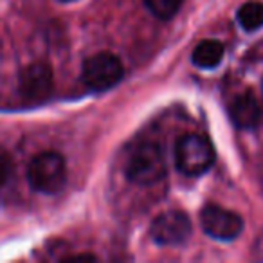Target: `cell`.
Here are the masks:
<instances>
[{"label":"cell","instance_id":"obj_1","mask_svg":"<svg viewBox=\"0 0 263 263\" xmlns=\"http://www.w3.org/2000/svg\"><path fill=\"white\" fill-rule=\"evenodd\" d=\"M124 173L137 186H152L166 177V159L161 146L150 141L139 143L124 162Z\"/></svg>","mask_w":263,"mask_h":263},{"label":"cell","instance_id":"obj_2","mask_svg":"<svg viewBox=\"0 0 263 263\" xmlns=\"http://www.w3.org/2000/svg\"><path fill=\"white\" fill-rule=\"evenodd\" d=\"M215 162V150L208 137L198 134H186L177 141L175 164L180 173L198 177L205 173Z\"/></svg>","mask_w":263,"mask_h":263},{"label":"cell","instance_id":"obj_3","mask_svg":"<svg viewBox=\"0 0 263 263\" xmlns=\"http://www.w3.org/2000/svg\"><path fill=\"white\" fill-rule=\"evenodd\" d=\"M27 179L31 186L40 193H58L67 182L65 159L56 152H42L29 162Z\"/></svg>","mask_w":263,"mask_h":263},{"label":"cell","instance_id":"obj_4","mask_svg":"<svg viewBox=\"0 0 263 263\" xmlns=\"http://www.w3.org/2000/svg\"><path fill=\"white\" fill-rule=\"evenodd\" d=\"M124 67L121 60L112 52H98L83 63L81 81L90 90L101 92L116 87L123 80Z\"/></svg>","mask_w":263,"mask_h":263},{"label":"cell","instance_id":"obj_5","mask_svg":"<svg viewBox=\"0 0 263 263\" xmlns=\"http://www.w3.org/2000/svg\"><path fill=\"white\" fill-rule=\"evenodd\" d=\"M200 226L209 238L218 241L236 240L243 231V220L238 213L209 204L200 213Z\"/></svg>","mask_w":263,"mask_h":263},{"label":"cell","instance_id":"obj_6","mask_svg":"<svg viewBox=\"0 0 263 263\" xmlns=\"http://www.w3.org/2000/svg\"><path fill=\"white\" fill-rule=\"evenodd\" d=\"M150 236L157 245H180L191 236V220L184 211H166L155 216Z\"/></svg>","mask_w":263,"mask_h":263},{"label":"cell","instance_id":"obj_7","mask_svg":"<svg viewBox=\"0 0 263 263\" xmlns=\"http://www.w3.org/2000/svg\"><path fill=\"white\" fill-rule=\"evenodd\" d=\"M52 69L45 62H34L24 67L18 78V90L27 101H44L52 92Z\"/></svg>","mask_w":263,"mask_h":263},{"label":"cell","instance_id":"obj_8","mask_svg":"<svg viewBox=\"0 0 263 263\" xmlns=\"http://www.w3.org/2000/svg\"><path fill=\"white\" fill-rule=\"evenodd\" d=\"M231 119L238 128H254L259 121V103L258 98L252 94L251 90L241 92L240 96H236L231 105Z\"/></svg>","mask_w":263,"mask_h":263},{"label":"cell","instance_id":"obj_9","mask_svg":"<svg viewBox=\"0 0 263 263\" xmlns=\"http://www.w3.org/2000/svg\"><path fill=\"white\" fill-rule=\"evenodd\" d=\"M226 49L218 40H204L193 49L191 62L198 69H215L222 63Z\"/></svg>","mask_w":263,"mask_h":263},{"label":"cell","instance_id":"obj_10","mask_svg":"<svg viewBox=\"0 0 263 263\" xmlns=\"http://www.w3.org/2000/svg\"><path fill=\"white\" fill-rule=\"evenodd\" d=\"M238 24L241 26V29L252 33L263 27V2L259 0H249L245 4L240 6V9L236 11Z\"/></svg>","mask_w":263,"mask_h":263},{"label":"cell","instance_id":"obj_11","mask_svg":"<svg viewBox=\"0 0 263 263\" xmlns=\"http://www.w3.org/2000/svg\"><path fill=\"white\" fill-rule=\"evenodd\" d=\"M184 0H144L146 8L154 16L161 20H170L180 11Z\"/></svg>","mask_w":263,"mask_h":263},{"label":"cell","instance_id":"obj_12","mask_svg":"<svg viewBox=\"0 0 263 263\" xmlns=\"http://www.w3.org/2000/svg\"><path fill=\"white\" fill-rule=\"evenodd\" d=\"M11 173H13V161L8 152L0 146V190L9 182Z\"/></svg>","mask_w":263,"mask_h":263},{"label":"cell","instance_id":"obj_13","mask_svg":"<svg viewBox=\"0 0 263 263\" xmlns=\"http://www.w3.org/2000/svg\"><path fill=\"white\" fill-rule=\"evenodd\" d=\"M252 258L263 259V231L259 233V236L256 238L254 247H252Z\"/></svg>","mask_w":263,"mask_h":263},{"label":"cell","instance_id":"obj_14","mask_svg":"<svg viewBox=\"0 0 263 263\" xmlns=\"http://www.w3.org/2000/svg\"><path fill=\"white\" fill-rule=\"evenodd\" d=\"M58 2H62V4H67V2H74V0H58Z\"/></svg>","mask_w":263,"mask_h":263}]
</instances>
